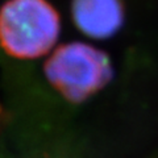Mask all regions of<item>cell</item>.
Segmentation results:
<instances>
[{"instance_id":"6da1fadb","label":"cell","mask_w":158,"mask_h":158,"mask_svg":"<svg viewBox=\"0 0 158 158\" xmlns=\"http://www.w3.org/2000/svg\"><path fill=\"white\" fill-rule=\"evenodd\" d=\"M59 31L58 12L48 0H7L0 7V48L13 58L45 56Z\"/></svg>"},{"instance_id":"7a4b0ae2","label":"cell","mask_w":158,"mask_h":158,"mask_svg":"<svg viewBox=\"0 0 158 158\" xmlns=\"http://www.w3.org/2000/svg\"><path fill=\"white\" fill-rule=\"evenodd\" d=\"M49 83L71 103H81L112 78L111 61L103 50L82 42L59 46L44 66Z\"/></svg>"},{"instance_id":"3957f363","label":"cell","mask_w":158,"mask_h":158,"mask_svg":"<svg viewBox=\"0 0 158 158\" xmlns=\"http://www.w3.org/2000/svg\"><path fill=\"white\" fill-rule=\"evenodd\" d=\"M73 19L87 36L107 38L120 29L124 8L121 0H74Z\"/></svg>"}]
</instances>
